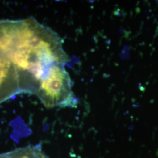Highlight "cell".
I'll use <instances>...</instances> for the list:
<instances>
[{
    "instance_id": "obj_1",
    "label": "cell",
    "mask_w": 158,
    "mask_h": 158,
    "mask_svg": "<svg viewBox=\"0 0 158 158\" xmlns=\"http://www.w3.org/2000/svg\"><path fill=\"white\" fill-rule=\"evenodd\" d=\"M40 70L27 46L0 31V97L4 101L20 93L36 95Z\"/></svg>"
},
{
    "instance_id": "obj_2",
    "label": "cell",
    "mask_w": 158,
    "mask_h": 158,
    "mask_svg": "<svg viewBox=\"0 0 158 158\" xmlns=\"http://www.w3.org/2000/svg\"><path fill=\"white\" fill-rule=\"evenodd\" d=\"M65 64L58 63L54 66L36 94L46 107L74 108L77 105L78 100L72 91L73 83Z\"/></svg>"
},
{
    "instance_id": "obj_3",
    "label": "cell",
    "mask_w": 158,
    "mask_h": 158,
    "mask_svg": "<svg viewBox=\"0 0 158 158\" xmlns=\"http://www.w3.org/2000/svg\"><path fill=\"white\" fill-rule=\"evenodd\" d=\"M0 158H48L40 145H29L17 148L0 154Z\"/></svg>"
}]
</instances>
